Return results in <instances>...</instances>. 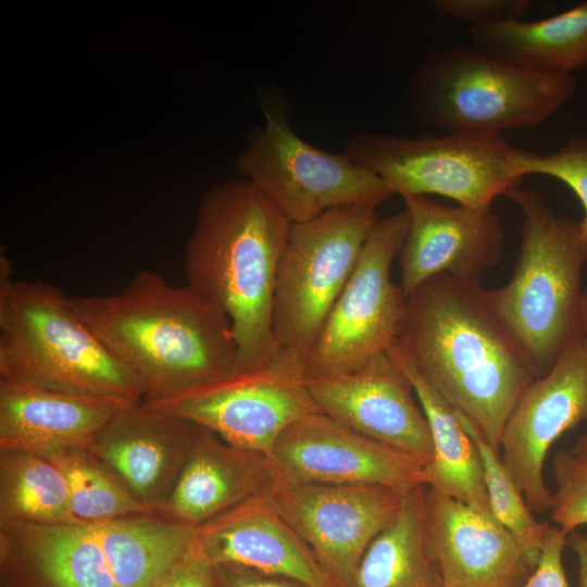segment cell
I'll use <instances>...</instances> for the list:
<instances>
[{"label":"cell","mask_w":587,"mask_h":587,"mask_svg":"<svg viewBox=\"0 0 587 587\" xmlns=\"http://www.w3.org/2000/svg\"><path fill=\"white\" fill-rule=\"evenodd\" d=\"M569 74L527 71L457 43L427 57L410 75L408 104L421 124L447 133L529 129L574 93Z\"/></svg>","instance_id":"52a82bcc"},{"label":"cell","mask_w":587,"mask_h":587,"mask_svg":"<svg viewBox=\"0 0 587 587\" xmlns=\"http://www.w3.org/2000/svg\"><path fill=\"white\" fill-rule=\"evenodd\" d=\"M457 413L480 454L491 511L497 521L515 537L534 571L550 523L536 520L499 452L487 444L467 419Z\"/></svg>","instance_id":"83f0119b"},{"label":"cell","mask_w":587,"mask_h":587,"mask_svg":"<svg viewBox=\"0 0 587 587\" xmlns=\"http://www.w3.org/2000/svg\"><path fill=\"white\" fill-rule=\"evenodd\" d=\"M425 530L444 587H519L533 572L515 537L495 517L427 486Z\"/></svg>","instance_id":"d6986e66"},{"label":"cell","mask_w":587,"mask_h":587,"mask_svg":"<svg viewBox=\"0 0 587 587\" xmlns=\"http://www.w3.org/2000/svg\"><path fill=\"white\" fill-rule=\"evenodd\" d=\"M291 222L249 180H226L201 198L187 241L186 285L226 313L240 369L275 358L272 304Z\"/></svg>","instance_id":"3957f363"},{"label":"cell","mask_w":587,"mask_h":587,"mask_svg":"<svg viewBox=\"0 0 587 587\" xmlns=\"http://www.w3.org/2000/svg\"><path fill=\"white\" fill-rule=\"evenodd\" d=\"M274 507L336 587H347L371 542L405 496L377 485H270Z\"/></svg>","instance_id":"5bb4252c"},{"label":"cell","mask_w":587,"mask_h":587,"mask_svg":"<svg viewBox=\"0 0 587 587\" xmlns=\"http://www.w3.org/2000/svg\"><path fill=\"white\" fill-rule=\"evenodd\" d=\"M567 535L555 525L549 526L537 565L519 587H570L562 562Z\"/></svg>","instance_id":"d6a6232c"},{"label":"cell","mask_w":587,"mask_h":587,"mask_svg":"<svg viewBox=\"0 0 587 587\" xmlns=\"http://www.w3.org/2000/svg\"><path fill=\"white\" fill-rule=\"evenodd\" d=\"M78 521L70 507L60 470L41 454L20 448L0 449V525L61 524Z\"/></svg>","instance_id":"484cf974"},{"label":"cell","mask_w":587,"mask_h":587,"mask_svg":"<svg viewBox=\"0 0 587 587\" xmlns=\"http://www.w3.org/2000/svg\"><path fill=\"white\" fill-rule=\"evenodd\" d=\"M0 279V379L72 395L142 400L135 377L101 344L63 290Z\"/></svg>","instance_id":"5b68a950"},{"label":"cell","mask_w":587,"mask_h":587,"mask_svg":"<svg viewBox=\"0 0 587 587\" xmlns=\"http://www.w3.org/2000/svg\"><path fill=\"white\" fill-rule=\"evenodd\" d=\"M215 587H307L291 578L236 563L213 564Z\"/></svg>","instance_id":"836d02e7"},{"label":"cell","mask_w":587,"mask_h":587,"mask_svg":"<svg viewBox=\"0 0 587 587\" xmlns=\"http://www.w3.org/2000/svg\"><path fill=\"white\" fill-rule=\"evenodd\" d=\"M377 221L376 208L350 204L291 224L273 295L276 354L304 366Z\"/></svg>","instance_id":"ba28073f"},{"label":"cell","mask_w":587,"mask_h":587,"mask_svg":"<svg viewBox=\"0 0 587 587\" xmlns=\"http://www.w3.org/2000/svg\"><path fill=\"white\" fill-rule=\"evenodd\" d=\"M108 351L135 377L142 401L240 369L224 311L188 285L137 272L118 292L70 297Z\"/></svg>","instance_id":"7a4b0ae2"},{"label":"cell","mask_w":587,"mask_h":587,"mask_svg":"<svg viewBox=\"0 0 587 587\" xmlns=\"http://www.w3.org/2000/svg\"><path fill=\"white\" fill-rule=\"evenodd\" d=\"M195 527L157 514L0 525V587H152Z\"/></svg>","instance_id":"277c9868"},{"label":"cell","mask_w":587,"mask_h":587,"mask_svg":"<svg viewBox=\"0 0 587 587\" xmlns=\"http://www.w3.org/2000/svg\"><path fill=\"white\" fill-rule=\"evenodd\" d=\"M583 421H587V352L579 340L525 388L501 433V460L533 512L550 510L552 494L544 480L550 448Z\"/></svg>","instance_id":"9a60e30c"},{"label":"cell","mask_w":587,"mask_h":587,"mask_svg":"<svg viewBox=\"0 0 587 587\" xmlns=\"http://www.w3.org/2000/svg\"><path fill=\"white\" fill-rule=\"evenodd\" d=\"M193 539L212 564L236 563L307 587H336L308 545L277 512L268 487L195 527Z\"/></svg>","instance_id":"ffe728a7"},{"label":"cell","mask_w":587,"mask_h":587,"mask_svg":"<svg viewBox=\"0 0 587 587\" xmlns=\"http://www.w3.org/2000/svg\"><path fill=\"white\" fill-rule=\"evenodd\" d=\"M266 459L271 485H377L404 496L427 486L426 465L321 411L286 428Z\"/></svg>","instance_id":"4fadbf2b"},{"label":"cell","mask_w":587,"mask_h":587,"mask_svg":"<svg viewBox=\"0 0 587 587\" xmlns=\"http://www.w3.org/2000/svg\"><path fill=\"white\" fill-rule=\"evenodd\" d=\"M142 402L265 455L292 423L320 411L307 388L303 364L279 354L265 365L239 369Z\"/></svg>","instance_id":"7c38bea8"},{"label":"cell","mask_w":587,"mask_h":587,"mask_svg":"<svg viewBox=\"0 0 587 587\" xmlns=\"http://www.w3.org/2000/svg\"><path fill=\"white\" fill-rule=\"evenodd\" d=\"M403 200L410 216L399 252L405 297L439 274L479 285L501 260L505 232L491 209L442 205L426 196Z\"/></svg>","instance_id":"e0dca14e"},{"label":"cell","mask_w":587,"mask_h":587,"mask_svg":"<svg viewBox=\"0 0 587 587\" xmlns=\"http://www.w3.org/2000/svg\"><path fill=\"white\" fill-rule=\"evenodd\" d=\"M567 546L574 550L578 560V587H587V533H570Z\"/></svg>","instance_id":"e575fe53"},{"label":"cell","mask_w":587,"mask_h":587,"mask_svg":"<svg viewBox=\"0 0 587 587\" xmlns=\"http://www.w3.org/2000/svg\"><path fill=\"white\" fill-rule=\"evenodd\" d=\"M505 196L523 213L519 255L510 280L486 292L540 377L582 340L580 276L587 243L579 222L558 216L535 190L516 186Z\"/></svg>","instance_id":"8992f818"},{"label":"cell","mask_w":587,"mask_h":587,"mask_svg":"<svg viewBox=\"0 0 587 587\" xmlns=\"http://www.w3.org/2000/svg\"><path fill=\"white\" fill-rule=\"evenodd\" d=\"M65 478L70 507L80 522L153 514L135 498L122 478L83 447H65L41 453Z\"/></svg>","instance_id":"4316f807"},{"label":"cell","mask_w":587,"mask_h":587,"mask_svg":"<svg viewBox=\"0 0 587 587\" xmlns=\"http://www.w3.org/2000/svg\"><path fill=\"white\" fill-rule=\"evenodd\" d=\"M484 54L527 71L569 74L587 66V1L536 21H504L470 28Z\"/></svg>","instance_id":"cb8c5ba5"},{"label":"cell","mask_w":587,"mask_h":587,"mask_svg":"<svg viewBox=\"0 0 587 587\" xmlns=\"http://www.w3.org/2000/svg\"><path fill=\"white\" fill-rule=\"evenodd\" d=\"M305 384L322 413L424 465L432 461L426 416L409 379L388 352L353 372L305 377Z\"/></svg>","instance_id":"2e32d148"},{"label":"cell","mask_w":587,"mask_h":587,"mask_svg":"<svg viewBox=\"0 0 587 587\" xmlns=\"http://www.w3.org/2000/svg\"><path fill=\"white\" fill-rule=\"evenodd\" d=\"M202 426L134 401L86 449L107 463L155 514L170 499Z\"/></svg>","instance_id":"ac0fdd59"},{"label":"cell","mask_w":587,"mask_h":587,"mask_svg":"<svg viewBox=\"0 0 587 587\" xmlns=\"http://www.w3.org/2000/svg\"><path fill=\"white\" fill-rule=\"evenodd\" d=\"M261 108L263 124L249 132L247 146L235 161L236 172L291 224L342 205L377 208L395 196L376 173L345 152L325 151L304 141L282 105L264 100Z\"/></svg>","instance_id":"30bf717a"},{"label":"cell","mask_w":587,"mask_h":587,"mask_svg":"<svg viewBox=\"0 0 587 587\" xmlns=\"http://www.w3.org/2000/svg\"><path fill=\"white\" fill-rule=\"evenodd\" d=\"M270 485L264 453L233 446L202 427L170 499L155 514L197 527Z\"/></svg>","instance_id":"7402d4cb"},{"label":"cell","mask_w":587,"mask_h":587,"mask_svg":"<svg viewBox=\"0 0 587 587\" xmlns=\"http://www.w3.org/2000/svg\"><path fill=\"white\" fill-rule=\"evenodd\" d=\"M425 489L405 496L397 519L371 542L347 587H444L427 547Z\"/></svg>","instance_id":"d4e9b609"},{"label":"cell","mask_w":587,"mask_h":587,"mask_svg":"<svg viewBox=\"0 0 587 587\" xmlns=\"http://www.w3.org/2000/svg\"><path fill=\"white\" fill-rule=\"evenodd\" d=\"M528 0H436L440 15L460 21L470 28L519 20L528 9Z\"/></svg>","instance_id":"4dcf8cb0"},{"label":"cell","mask_w":587,"mask_h":587,"mask_svg":"<svg viewBox=\"0 0 587 587\" xmlns=\"http://www.w3.org/2000/svg\"><path fill=\"white\" fill-rule=\"evenodd\" d=\"M134 401L0 379V449L20 448L41 454L65 447L86 448L116 413Z\"/></svg>","instance_id":"44dd1931"},{"label":"cell","mask_w":587,"mask_h":587,"mask_svg":"<svg viewBox=\"0 0 587 587\" xmlns=\"http://www.w3.org/2000/svg\"><path fill=\"white\" fill-rule=\"evenodd\" d=\"M410 227L401 212L378 220L359 261L304 359L305 377L353 372L397 340L407 297L390 278Z\"/></svg>","instance_id":"8fae6325"},{"label":"cell","mask_w":587,"mask_h":587,"mask_svg":"<svg viewBox=\"0 0 587 587\" xmlns=\"http://www.w3.org/2000/svg\"><path fill=\"white\" fill-rule=\"evenodd\" d=\"M571 451L587 457V433L580 436L572 446Z\"/></svg>","instance_id":"8d00e7d4"},{"label":"cell","mask_w":587,"mask_h":587,"mask_svg":"<svg viewBox=\"0 0 587 587\" xmlns=\"http://www.w3.org/2000/svg\"><path fill=\"white\" fill-rule=\"evenodd\" d=\"M582 341L587 352V289L583 292L580 303Z\"/></svg>","instance_id":"d590c367"},{"label":"cell","mask_w":587,"mask_h":587,"mask_svg":"<svg viewBox=\"0 0 587 587\" xmlns=\"http://www.w3.org/2000/svg\"><path fill=\"white\" fill-rule=\"evenodd\" d=\"M555 492L551 497L550 520L570 534L587 525V457L559 451L552 460Z\"/></svg>","instance_id":"f546056e"},{"label":"cell","mask_w":587,"mask_h":587,"mask_svg":"<svg viewBox=\"0 0 587 587\" xmlns=\"http://www.w3.org/2000/svg\"><path fill=\"white\" fill-rule=\"evenodd\" d=\"M387 352L409 379L428 423L434 454L425 467L427 487L495 517L488 499L480 454L460 422L457 411L423 377L400 349L397 340Z\"/></svg>","instance_id":"603a6c76"},{"label":"cell","mask_w":587,"mask_h":587,"mask_svg":"<svg viewBox=\"0 0 587 587\" xmlns=\"http://www.w3.org/2000/svg\"><path fill=\"white\" fill-rule=\"evenodd\" d=\"M152 587H215L212 562L192 541Z\"/></svg>","instance_id":"1f68e13d"},{"label":"cell","mask_w":587,"mask_h":587,"mask_svg":"<svg viewBox=\"0 0 587 587\" xmlns=\"http://www.w3.org/2000/svg\"><path fill=\"white\" fill-rule=\"evenodd\" d=\"M397 344L496 451L516 400L539 374L480 285L436 275L407 297Z\"/></svg>","instance_id":"6da1fadb"},{"label":"cell","mask_w":587,"mask_h":587,"mask_svg":"<svg viewBox=\"0 0 587 587\" xmlns=\"http://www.w3.org/2000/svg\"><path fill=\"white\" fill-rule=\"evenodd\" d=\"M513 148L501 134L410 138L359 132L346 138L344 152L402 198L438 195L459 205L487 210L523 179L512 165Z\"/></svg>","instance_id":"9c48e42d"},{"label":"cell","mask_w":587,"mask_h":587,"mask_svg":"<svg viewBox=\"0 0 587 587\" xmlns=\"http://www.w3.org/2000/svg\"><path fill=\"white\" fill-rule=\"evenodd\" d=\"M512 165L521 178L532 174L550 176L564 183L576 195L584 208L579 224L582 238L587 243V138L571 136L564 147L548 154L514 147Z\"/></svg>","instance_id":"f1b7e54d"}]
</instances>
